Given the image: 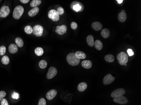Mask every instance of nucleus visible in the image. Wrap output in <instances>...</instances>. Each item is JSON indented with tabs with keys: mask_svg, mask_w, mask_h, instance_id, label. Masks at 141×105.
I'll return each instance as SVG.
<instances>
[{
	"mask_svg": "<svg viewBox=\"0 0 141 105\" xmlns=\"http://www.w3.org/2000/svg\"><path fill=\"white\" fill-rule=\"evenodd\" d=\"M66 60L68 64L72 66H76L80 63V59L76 57L74 53H71L67 55Z\"/></svg>",
	"mask_w": 141,
	"mask_h": 105,
	"instance_id": "f257e3e1",
	"label": "nucleus"
},
{
	"mask_svg": "<svg viewBox=\"0 0 141 105\" xmlns=\"http://www.w3.org/2000/svg\"><path fill=\"white\" fill-rule=\"evenodd\" d=\"M118 63L121 65H124L128 61V56L125 52H121L117 54V56Z\"/></svg>",
	"mask_w": 141,
	"mask_h": 105,
	"instance_id": "f03ea898",
	"label": "nucleus"
},
{
	"mask_svg": "<svg viewBox=\"0 0 141 105\" xmlns=\"http://www.w3.org/2000/svg\"><path fill=\"white\" fill-rule=\"evenodd\" d=\"M24 8L22 6H17L15 8L13 12V17L16 19H19L21 18L24 13Z\"/></svg>",
	"mask_w": 141,
	"mask_h": 105,
	"instance_id": "7ed1b4c3",
	"label": "nucleus"
},
{
	"mask_svg": "<svg viewBox=\"0 0 141 105\" xmlns=\"http://www.w3.org/2000/svg\"><path fill=\"white\" fill-rule=\"evenodd\" d=\"M71 8L76 12H81L84 9V6L82 3L77 1L72 2L71 4Z\"/></svg>",
	"mask_w": 141,
	"mask_h": 105,
	"instance_id": "20e7f679",
	"label": "nucleus"
},
{
	"mask_svg": "<svg viewBox=\"0 0 141 105\" xmlns=\"http://www.w3.org/2000/svg\"><path fill=\"white\" fill-rule=\"evenodd\" d=\"M48 16L53 22H57L60 19V15L58 12L55 9H52L48 12Z\"/></svg>",
	"mask_w": 141,
	"mask_h": 105,
	"instance_id": "39448f33",
	"label": "nucleus"
},
{
	"mask_svg": "<svg viewBox=\"0 0 141 105\" xmlns=\"http://www.w3.org/2000/svg\"><path fill=\"white\" fill-rule=\"evenodd\" d=\"M44 29L41 25L37 24L34 26L33 28V33L36 37H39L42 36L43 34Z\"/></svg>",
	"mask_w": 141,
	"mask_h": 105,
	"instance_id": "423d86ee",
	"label": "nucleus"
},
{
	"mask_svg": "<svg viewBox=\"0 0 141 105\" xmlns=\"http://www.w3.org/2000/svg\"><path fill=\"white\" fill-rule=\"evenodd\" d=\"M10 9L9 6H3L0 9V17L5 18L8 16L10 13Z\"/></svg>",
	"mask_w": 141,
	"mask_h": 105,
	"instance_id": "0eeeda50",
	"label": "nucleus"
},
{
	"mask_svg": "<svg viewBox=\"0 0 141 105\" xmlns=\"http://www.w3.org/2000/svg\"><path fill=\"white\" fill-rule=\"evenodd\" d=\"M58 73V71L56 68L55 67H51L49 68L47 74V77L48 79L53 78Z\"/></svg>",
	"mask_w": 141,
	"mask_h": 105,
	"instance_id": "6e6552de",
	"label": "nucleus"
},
{
	"mask_svg": "<svg viewBox=\"0 0 141 105\" xmlns=\"http://www.w3.org/2000/svg\"><path fill=\"white\" fill-rule=\"evenodd\" d=\"M125 93V90L123 88H119L113 91L111 94V97L116 98L119 96H122Z\"/></svg>",
	"mask_w": 141,
	"mask_h": 105,
	"instance_id": "1a4fd4ad",
	"label": "nucleus"
},
{
	"mask_svg": "<svg viewBox=\"0 0 141 105\" xmlns=\"http://www.w3.org/2000/svg\"><path fill=\"white\" fill-rule=\"evenodd\" d=\"M113 101L116 103L120 104H125L128 103V99L123 95L114 98Z\"/></svg>",
	"mask_w": 141,
	"mask_h": 105,
	"instance_id": "9d476101",
	"label": "nucleus"
},
{
	"mask_svg": "<svg viewBox=\"0 0 141 105\" xmlns=\"http://www.w3.org/2000/svg\"><path fill=\"white\" fill-rule=\"evenodd\" d=\"M115 80V77L111 75V74H107L104 77L103 79V83L105 85H108L112 83Z\"/></svg>",
	"mask_w": 141,
	"mask_h": 105,
	"instance_id": "9b49d317",
	"label": "nucleus"
},
{
	"mask_svg": "<svg viewBox=\"0 0 141 105\" xmlns=\"http://www.w3.org/2000/svg\"><path fill=\"white\" fill-rule=\"evenodd\" d=\"M67 28L65 25H62L61 26H58L56 27L55 30L56 33L59 35H63L65 34L67 31Z\"/></svg>",
	"mask_w": 141,
	"mask_h": 105,
	"instance_id": "f8f14e48",
	"label": "nucleus"
},
{
	"mask_svg": "<svg viewBox=\"0 0 141 105\" xmlns=\"http://www.w3.org/2000/svg\"><path fill=\"white\" fill-rule=\"evenodd\" d=\"M57 94V91L55 89H52L49 91L46 94V98L49 100H51L55 97Z\"/></svg>",
	"mask_w": 141,
	"mask_h": 105,
	"instance_id": "ddd939ff",
	"label": "nucleus"
},
{
	"mask_svg": "<svg viewBox=\"0 0 141 105\" xmlns=\"http://www.w3.org/2000/svg\"><path fill=\"white\" fill-rule=\"evenodd\" d=\"M118 19L121 22H125L127 19V14L124 10H122L118 15Z\"/></svg>",
	"mask_w": 141,
	"mask_h": 105,
	"instance_id": "4468645a",
	"label": "nucleus"
},
{
	"mask_svg": "<svg viewBox=\"0 0 141 105\" xmlns=\"http://www.w3.org/2000/svg\"><path fill=\"white\" fill-rule=\"evenodd\" d=\"M92 27L93 29L95 31H99L102 28V25L100 22H94L92 23Z\"/></svg>",
	"mask_w": 141,
	"mask_h": 105,
	"instance_id": "2eb2a0df",
	"label": "nucleus"
},
{
	"mask_svg": "<svg viewBox=\"0 0 141 105\" xmlns=\"http://www.w3.org/2000/svg\"><path fill=\"white\" fill-rule=\"evenodd\" d=\"M39 11V9L38 7L33 8L29 11L28 12V15L31 17H33L37 15Z\"/></svg>",
	"mask_w": 141,
	"mask_h": 105,
	"instance_id": "dca6fc26",
	"label": "nucleus"
},
{
	"mask_svg": "<svg viewBox=\"0 0 141 105\" xmlns=\"http://www.w3.org/2000/svg\"><path fill=\"white\" fill-rule=\"evenodd\" d=\"M101 34L104 38L107 39L110 36V31L107 28H104L101 30Z\"/></svg>",
	"mask_w": 141,
	"mask_h": 105,
	"instance_id": "f3484780",
	"label": "nucleus"
},
{
	"mask_svg": "<svg viewBox=\"0 0 141 105\" xmlns=\"http://www.w3.org/2000/svg\"><path fill=\"white\" fill-rule=\"evenodd\" d=\"M9 50L10 53L14 54L16 53L18 51V47L14 43L11 44L9 46Z\"/></svg>",
	"mask_w": 141,
	"mask_h": 105,
	"instance_id": "a211bd4d",
	"label": "nucleus"
},
{
	"mask_svg": "<svg viewBox=\"0 0 141 105\" xmlns=\"http://www.w3.org/2000/svg\"><path fill=\"white\" fill-rule=\"evenodd\" d=\"M82 66L85 69H89L92 67V63L90 60H84L82 61Z\"/></svg>",
	"mask_w": 141,
	"mask_h": 105,
	"instance_id": "6ab92c4d",
	"label": "nucleus"
},
{
	"mask_svg": "<svg viewBox=\"0 0 141 105\" xmlns=\"http://www.w3.org/2000/svg\"><path fill=\"white\" fill-rule=\"evenodd\" d=\"M87 42L88 45H89L90 47H93L94 45V37L92 35H88L86 38Z\"/></svg>",
	"mask_w": 141,
	"mask_h": 105,
	"instance_id": "aec40b11",
	"label": "nucleus"
},
{
	"mask_svg": "<svg viewBox=\"0 0 141 105\" xmlns=\"http://www.w3.org/2000/svg\"><path fill=\"white\" fill-rule=\"evenodd\" d=\"M76 57L79 59H83L86 57V54L82 51H77L75 53Z\"/></svg>",
	"mask_w": 141,
	"mask_h": 105,
	"instance_id": "412c9836",
	"label": "nucleus"
},
{
	"mask_svg": "<svg viewBox=\"0 0 141 105\" xmlns=\"http://www.w3.org/2000/svg\"><path fill=\"white\" fill-rule=\"evenodd\" d=\"M88 87L87 84L85 82H82L81 83H79V85L77 87V89L78 90H79L80 92H83L85 90H86Z\"/></svg>",
	"mask_w": 141,
	"mask_h": 105,
	"instance_id": "4be33fe9",
	"label": "nucleus"
},
{
	"mask_svg": "<svg viewBox=\"0 0 141 105\" xmlns=\"http://www.w3.org/2000/svg\"><path fill=\"white\" fill-rule=\"evenodd\" d=\"M95 47L97 50H102L103 47V45L102 42L100 40H97L94 42Z\"/></svg>",
	"mask_w": 141,
	"mask_h": 105,
	"instance_id": "5701e85b",
	"label": "nucleus"
},
{
	"mask_svg": "<svg viewBox=\"0 0 141 105\" xmlns=\"http://www.w3.org/2000/svg\"><path fill=\"white\" fill-rule=\"evenodd\" d=\"M42 3L41 0H33L30 3V6L31 7H36Z\"/></svg>",
	"mask_w": 141,
	"mask_h": 105,
	"instance_id": "b1692460",
	"label": "nucleus"
},
{
	"mask_svg": "<svg viewBox=\"0 0 141 105\" xmlns=\"http://www.w3.org/2000/svg\"><path fill=\"white\" fill-rule=\"evenodd\" d=\"M15 42L16 45L19 47H22L24 45V42L20 37H17L15 39Z\"/></svg>",
	"mask_w": 141,
	"mask_h": 105,
	"instance_id": "393cba45",
	"label": "nucleus"
},
{
	"mask_svg": "<svg viewBox=\"0 0 141 105\" xmlns=\"http://www.w3.org/2000/svg\"><path fill=\"white\" fill-rule=\"evenodd\" d=\"M104 59L107 62H113L114 60V57L111 54H108L105 56Z\"/></svg>",
	"mask_w": 141,
	"mask_h": 105,
	"instance_id": "a878e982",
	"label": "nucleus"
},
{
	"mask_svg": "<svg viewBox=\"0 0 141 105\" xmlns=\"http://www.w3.org/2000/svg\"><path fill=\"white\" fill-rule=\"evenodd\" d=\"M35 53L37 56H41L44 53V50L42 47H36L35 50Z\"/></svg>",
	"mask_w": 141,
	"mask_h": 105,
	"instance_id": "bb28decb",
	"label": "nucleus"
},
{
	"mask_svg": "<svg viewBox=\"0 0 141 105\" xmlns=\"http://www.w3.org/2000/svg\"><path fill=\"white\" fill-rule=\"evenodd\" d=\"M10 60L8 56H4L1 59V62L2 64L4 65H7L9 64Z\"/></svg>",
	"mask_w": 141,
	"mask_h": 105,
	"instance_id": "cd10ccee",
	"label": "nucleus"
},
{
	"mask_svg": "<svg viewBox=\"0 0 141 105\" xmlns=\"http://www.w3.org/2000/svg\"><path fill=\"white\" fill-rule=\"evenodd\" d=\"M39 67H40V68H41L42 69H44L47 66V63L45 60H42L39 62Z\"/></svg>",
	"mask_w": 141,
	"mask_h": 105,
	"instance_id": "c85d7f7f",
	"label": "nucleus"
},
{
	"mask_svg": "<svg viewBox=\"0 0 141 105\" xmlns=\"http://www.w3.org/2000/svg\"><path fill=\"white\" fill-rule=\"evenodd\" d=\"M25 33L27 34H31L33 33V28L30 25H27L24 28Z\"/></svg>",
	"mask_w": 141,
	"mask_h": 105,
	"instance_id": "c756f323",
	"label": "nucleus"
},
{
	"mask_svg": "<svg viewBox=\"0 0 141 105\" xmlns=\"http://www.w3.org/2000/svg\"><path fill=\"white\" fill-rule=\"evenodd\" d=\"M6 52V48L3 46H0V55L3 56Z\"/></svg>",
	"mask_w": 141,
	"mask_h": 105,
	"instance_id": "7c9ffc66",
	"label": "nucleus"
},
{
	"mask_svg": "<svg viewBox=\"0 0 141 105\" xmlns=\"http://www.w3.org/2000/svg\"><path fill=\"white\" fill-rule=\"evenodd\" d=\"M71 27L72 29L76 30L78 27V25L77 23L75 22H72L71 24Z\"/></svg>",
	"mask_w": 141,
	"mask_h": 105,
	"instance_id": "2f4dec72",
	"label": "nucleus"
},
{
	"mask_svg": "<svg viewBox=\"0 0 141 105\" xmlns=\"http://www.w3.org/2000/svg\"><path fill=\"white\" fill-rule=\"evenodd\" d=\"M38 105H46V101L45 98H42L39 100Z\"/></svg>",
	"mask_w": 141,
	"mask_h": 105,
	"instance_id": "473e14b6",
	"label": "nucleus"
},
{
	"mask_svg": "<svg viewBox=\"0 0 141 105\" xmlns=\"http://www.w3.org/2000/svg\"><path fill=\"white\" fill-rule=\"evenodd\" d=\"M57 11V12H58L59 15H62V14H63L64 12V9L62 7H60L58 8Z\"/></svg>",
	"mask_w": 141,
	"mask_h": 105,
	"instance_id": "72a5a7b5",
	"label": "nucleus"
},
{
	"mask_svg": "<svg viewBox=\"0 0 141 105\" xmlns=\"http://www.w3.org/2000/svg\"><path fill=\"white\" fill-rule=\"evenodd\" d=\"M6 95V93L4 91H0V101H1L3 99L5 96Z\"/></svg>",
	"mask_w": 141,
	"mask_h": 105,
	"instance_id": "f704fd0d",
	"label": "nucleus"
},
{
	"mask_svg": "<svg viewBox=\"0 0 141 105\" xmlns=\"http://www.w3.org/2000/svg\"><path fill=\"white\" fill-rule=\"evenodd\" d=\"M0 104L1 105H9L7 101L6 100V99L5 98H3L2 100L0 102Z\"/></svg>",
	"mask_w": 141,
	"mask_h": 105,
	"instance_id": "c9c22d12",
	"label": "nucleus"
},
{
	"mask_svg": "<svg viewBox=\"0 0 141 105\" xmlns=\"http://www.w3.org/2000/svg\"><path fill=\"white\" fill-rule=\"evenodd\" d=\"M127 53L129 56H133L134 55V52L131 49H128L127 50Z\"/></svg>",
	"mask_w": 141,
	"mask_h": 105,
	"instance_id": "e433bc0d",
	"label": "nucleus"
},
{
	"mask_svg": "<svg viewBox=\"0 0 141 105\" xmlns=\"http://www.w3.org/2000/svg\"><path fill=\"white\" fill-rule=\"evenodd\" d=\"M19 95L18 94V93H14L12 95V98L13 99H17L19 98Z\"/></svg>",
	"mask_w": 141,
	"mask_h": 105,
	"instance_id": "4c0bfd02",
	"label": "nucleus"
},
{
	"mask_svg": "<svg viewBox=\"0 0 141 105\" xmlns=\"http://www.w3.org/2000/svg\"><path fill=\"white\" fill-rule=\"evenodd\" d=\"M20 1L23 3H27L30 1V0H20Z\"/></svg>",
	"mask_w": 141,
	"mask_h": 105,
	"instance_id": "58836bf2",
	"label": "nucleus"
},
{
	"mask_svg": "<svg viewBox=\"0 0 141 105\" xmlns=\"http://www.w3.org/2000/svg\"><path fill=\"white\" fill-rule=\"evenodd\" d=\"M116 1H117L118 2V3H119V4L122 3L123 1V0H117Z\"/></svg>",
	"mask_w": 141,
	"mask_h": 105,
	"instance_id": "ea45409f",
	"label": "nucleus"
}]
</instances>
